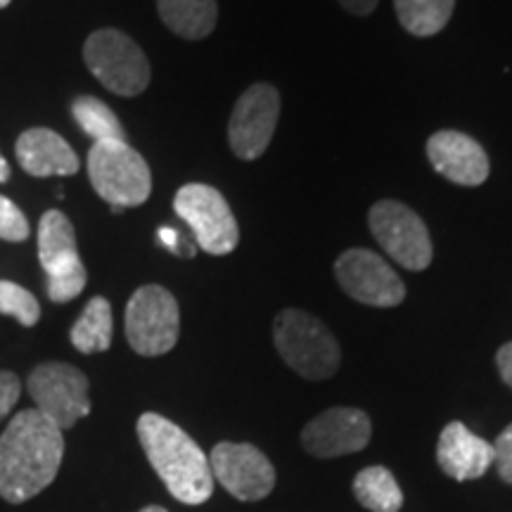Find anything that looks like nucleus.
Segmentation results:
<instances>
[{
  "instance_id": "7",
  "label": "nucleus",
  "mask_w": 512,
  "mask_h": 512,
  "mask_svg": "<svg viewBox=\"0 0 512 512\" xmlns=\"http://www.w3.org/2000/svg\"><path fill=\"white\" fill-rule=\"evenodd\" d=\"M181 311L176 297L162 285L133 292L126 306V339L140 356H164L176 347Z\"/></svg>"
},
{
  "instance_id": "25",
  "label": "nucleus",
  "mask_w": 512,
  "mask_h": 512,
  "mask_svg": "<svg viewBox=\"0 0 512 512\" xmlns=\"http://www.w3.org/2000/svg\"><path fill=\"white\" fill-rule=\"evenodd\" d=\"M494 453V465L498 467V475H501L505 484H512V425H508L501 434H498Z\"/></svg>"
},
{
  "instance_id": "31",
  "label": "nucleus",
  "mask_w": 512,
  "mask_h": 512,
  "mask_svg": "<svg viewBox=\"0 0 512 512\" xmlns=\"http://www.w3.org/2000/svg\"><path fill=\"white\" fill-rule=\"evenodd\" d=\"M140 512H169V510L162 508V505H147V508H143Z\"/></svg>"
},
{
  "instance_id": "24",
  "label": "nucleus",
  "mask_w": 512,
  "mask_h": 512,
  "mask_svg": "<svg viewBox=\"0 0 512 512\" xmlns=\"http://www.w3.org/2000/svg\"><path fill=\"white\" fill-rule=\"evenodd\" d=\"M29 233V221L22 214V209L15 202H10L8 197L0 195V240L24 242L29 238Z\"/></svg>"
},
{
  "instance_id": "6",
  "label": "nucleus",
  "mask_w": 512,
  "mask_h": 512,
  "mask_svg": "<svg viewBox=\"0 0 512 512\" xmlns=\"http://www.w3.org/2000/svg\"><path fill=\"white\" fill-rule=\"evenodd\" d=\"M38 259L48 275V297L67 304L79 297L88 283L72 221L62 211L50 209L38 223Z\"/></svg>"
},
{
  "instance_id": "15",
  "label": "nucleus",
  "mask_w": 512,
  "mask_h": 512,
  "mask_svg": "<svg viewBox=\"0 0 512 512\" xmlns=\"http://www.w3.org/2000/svg\"><path fill=\"white\" fill-rule=\"evenodd\" d=\"M427 157L434 171L451 183L475 188L489 178V157L484 147L460 131H439L427 140Z\"/></svg>"
},
{
  "instance_id": "16",
  "label": "nucleus",
  "mask_w": 512,
  "mask_h": 512,
  "mask_svg": "<svg viewBox=\"0 0 512 512\" xmlns=\"http://www.w3.org/2000/svg\"><path fill=\"white\" fill-rule=\"evenodd\" d=\"M494 460V444L467 430L463 422H448L441 430L437 463L441 472H446L456 482H470V479L484 477L489 467L494 465Z\"/></svg>"
},
{
  "instance_id": "21",
  "label": "nucleus",
  "mask_w": 512,
  "mask_h": 512,
  "mask_svg": "<svg viewBox=\"0 0 512 512\" xmlns=\"http://www.w3.org/2000/svg\"><path fill=\"white\" fill-rule=\"evenodd\" d=\"M394 10L408 34L427 38L446 27L456 10V0H394Z\"/></svg>"
},
{
  "instance_id": "10",
  "label": "nucleus",
  "mask_w": 512,
  "mask_h": 512,
  "mask_svg": "<svg viewBox=\"0 0 512 512\" xmlns=\"http://www.w3.org/2000/svg\"><path fill=\"white\" fill-rule=\"evenodd\" d=\"M29 394L36 411L60 430H69L91 413L88 377L69 363H41L29 375Z\"/></svg>"
},
{
  "instance_id": "17",
  "label": "nucleus",
  "mask_w": 512,
  "mask_h": 512,
  "mask_svg": "<svg viewBox=\"0 0 512 512\" xmlns=\"http://www.w3.org/2000/svg\"><path fill=\"white\" fill-rule=\"evenodd\" d=\"M15 152L22 169L36 178L74 176L81 166L72 145L50 128L24 131L17 138Z\"/></svg>"
},
{
  "instance_id": "20",
  "label": "nucleus",
  "mask_w": 512,
  "mask_h": 512,
  "mask_svg": "<svg viewBox=\"0 0 512 512\" xmlns=\"http://www.w3.org/2000/svg\"><path fill=\"white\" fill-rule=\"evenodd\" d=\"M354 496L370 512H399L403 491L387 467H363L354 479Z\"/></svg>"
},
{
  "instance_id": "26",
  "label": "nucleus",
  "mask_w": 512,
  "mask_h": 512,
  "mask_svg": "<svg viewBox=\"0 0 512 512\" xmlns=\"http://www.w3.org/2000/svg\"><path fill=\"white\" fill-rule=\"evenodd\" d=\"M19 392H22L19 377L10 373V370H0V422L8 418L12 408L17 406Z\"/></svg>"
},
{
  "instance_id": "5",
  "label": "nucleus",
  "mask_w": 512,
  "mask_h": 512,
  "mask_svg": "<svg viewBox=\"0 0 512 512\" xmlns=\"http://www.w3.org/2000/svg\"><path fill=\"white\" fill-rule=\"evenodd\" d=\"M83 60L95 79L121 98H136L150 86V62L138 43L119 29H100L88 36Z\"/></svg>"
},
{
  "instance_id": "22",
  "label": "nucleus",
  "mask_w": 512,
  "mask_h": 512,
  "mask_svg": "<svg viewBox=\"0 0 512 512\" xmlns=\"http://www.w3.org/2000/svg\"><path fill=\"white\" fill-rule=\"evenodd\" d=\"M72 114L76 124L83 128L86 136H91L95 143H105V140H126L124 126L117 114H114L105 102L93 98V95H81L74 100Z\"/></svg>"
},
{
  "instance_id": "8",
  "label": "nucleus",
  "mask_w": 512,
  "mask_h": 512,
  "mask_svg": "<svg viewBox=\"0 0 512 512\" xmlns=\"http://www.w3.org/2000/svg\"><path fill=\"white\" fill-rule=\"evenodd\" d=\"M368 226L377 245L399 266L408 271H425L432 264L434 249L430 230L425 221L403 202H375L368 211Z\"/></svg>"
},
{
  "instance_id": "1",
  "label": "nucleus",
  "mask_w": 512,
  "mask_h": 512,
  "mask_svg": "<svg viewBox=\"0 0 512 512\" xmlns=\"http://www.w3.org/2000/svg\"><path fill=\"white\" fill-rule=\"evenodd\" d=\"M64 437L36 408L19 411L0 434V498L24 503L53 484L62 465Z\"/></svg>"
},
{
  "instance_id": "18",
  "label": "nucleus",
  "mask_w": 512,
  "mask_h": 512,
  "mask_svg": "<svg viewBox=\"0 0 512 512\" xmlns=\"http://www.w3.org/2000/svg\"><path fill=\"white\" fill-rule=\"evenodd\" d=\"M157 10L166 27L188 41L207 38L219 22L216 0H157Z\"/></svg>"
},
{
  "instance_id": "4",
  "label": "nucleus",
  "mask_w": 512,
  "mask_h": 512,
  "mask_svg": "<svg viewBox=\"0 0 512 512\" xmlns=\"http://www.w3.org/2000/svg\"><path fill=\"white\" fill-rule=\"evenodd\" d=\"M88 178L102 200L121 211L145 204L152 192L150 166L126 140L95 143L88 152Z\"/></svg>"
},
{
  "instance_id": "12",
  "label": "nucleus",
  "mask_w": 512,
  "mask_h": 512,
  "mask_svg": "<svg viewBox=\"0 0 512 512\" xmlns=\"http://www.w3.org/2000/svg\"><path fill=\"white\" fill-rule=\"evenodd\" d=\"M280 117V93L271 83H254L235 102L228 121V143L235 157L252 162L271 145Z\"/></svg>"
},
{
  "instance_id": "3",
  "label": "nucleus",
  "mask_w": 512,
  "mask_h": 512,
  "mask_svg": "<svg viewBox=\"0 0 512 512\" xmlns=\"http://www.w3.org/2000/svg\"><path fill=\"white\" fill-rule=\"evenodd\" d=\"M273 342L287 366L306 380H328L342 363L335 335L306 311H280L273 323Z\"/></svg>"
},
{
  "instance_id": "27",
  "label": "nucleus",
  "mask_w": 512,
  "mask_h": 512,
  "mask_svg": "<svg viewBox=\"0 0 512 512\" xmlns=\"http://www.w3.org/2000/svg\"><path fill=\"white\" fill-rule=\"evenodd\" d=\"M157 240L162 242V245L169 249L171 254L183 256V259H192V256H195V245H192L190 240H185L176 228L162 226L157 230Z\"/></svg>"
},
{
  "instance_id": "19",
  "label": "nucleus",
  "mask_w": 512,
  "mask_h": 512,
  "mask_svg": "<svg viewBox=\"0 0 512 512\" xmlns=\"http://www.w3.org/2000/svg\"><path fill=\"white\" fill-rule=\"evenodd\" d=\"M74 349L81 354H100L112 344V306L105 297H93L69 332Z\"/></svg>"
},
{
  "instance_id": "11",
  "label": "nucleus",
  "mask_w": 512,
  "mask_h": 512,
  "mask_svg": "<svg viewBox=\"0 0 512 512\" xmlns=\"http://www.w3.org/2000/svg\"><path fill=\"white\" fill-rule=\"evenodd\" d=\"M337 283L356 302L392 309L406 299V285L380 254L370 249H347L335 261Z\"/></svg>"
},
{
  "instance_id": "14",
  "label": "nucleus",
  "mask_w": 512,
  "mask_h": 512,
  "mask_svg": "<svg viewBox=\"0 0 512 512\" xmlns=\"http://www.w3.org/2000/svg\"><path fill=\"white\" fill-rule=\"evenodd\" d=\"M373 425L358 408H328L302 430V444L316 458H339L363 451L370 444Z\"/></svg>"
},
{
  "instance_id": "23",
  "label": "nucleus",
  "mask_w": 512,
  "mask_h": 512,
  "mask_svg": "<svg viewBox=\"0 0 512 512\" xmlns=\"http://www.w3.org/2000/svg\"><path fill=\"white\" fill-rule=\"evenodd\" d=\"M0 313L3 316H12L24 328H34L38 318H41V304L22 285L10 283V280H0Z\"/></svg>"
},
{
  "instance_id": "13",
  "label": "nucleus",
  "mask_w": 512,
  "mask_h": 512,
  "mask_svg": "<svg viewBox=\"0 0 512 512\" xmlns=\"http://www.w3.org/2000/svg\"><path fill=\"white\" fill-rule=\"evenodd\" d=\"M211 475L238 501L254 503L266 498L275 486V467L252 444L221 441L209 456Z\"/></svg>"
},
{
  "instance_id": "2",
  "label": "nucleus",
  "mask_w": 512,
  "mask_h": 512,
  "mask_svg": "<svg viewBox=\"0 0 512 512\" xmlns=\"http://www.w3.org/2000/svg\"><path fill=\"white\" fill-rule=\"evenodd\" d=\"M136 430L147 460L169 494L185 505L207 503L214 494V475L209 456L195 439L157 413L140 415Z\"/></svg>"
},
{
  "instance_id": "28",
  "label": "nucleus",
  "mask_w": 512,
  "mask_h": 512,
  "mask_svg": "<svg viewBox=\"0 0 512 512\" xmlns=\"http://www.w3.org/2000/svg\"><path fill=\"white\" fill-rule=\"evenodd\" d=\"M496 366H498V373L503 377V382L512 389V342L503 344V347L498 349Z\"/></svg>"
},
{
  "instance_id": "32",
  "label": "nucleus",
  "mask_w": 512,
  "mask_h": 512,
  "mask_svg": "<svg viewBox=\"0 0 512 512\" xmlns=\"http://www.w3.org/2000/svg\"><path fill=\"white\" fill-rule=\"evenodd\" d=\"M8 5H10V0H0V10L8 8Z\"/></svg>"
},
{
  "instance_id": "29",
  "label": "nucleus",
  "mask_w": 512,
  "mask_h": 512,
  "mask_svg": "<svg viewBox=\"0 0 512 512\" xmlns=\"http://www.w3.org/2000/svg\"><path fill=\"white\" fill-rule=\"evenodd\" d=\"M377 3H380V0H339V5H342L344 10L351 12V15H356V17L373 15Z\"/></svg>"
},
{
  "instance_id": "30",
  "label": "nucleus",
  "mask_w": 512,
  "mask_h": 512,
  "mask_svg": "<svg viewBox=\"0 0 512 512\" xmlns=\"http://www.w3.org/2000/svg\"><path fill=\"white\" fill-rule=\"evenodd\" d=\"M10 178V164L5 162V157L0 155V183H5Z\"/></svg>"
},
{
  "instance_id": "9",
  "label": "nucleus",
  "mask_w": 512,
  "mask_h": 512,
  "mask_svg": "<svg viewBox=\"0 0 512 512\" xmlns=\"http://www.w3.org/2000/svg\"><path fill=\"white\" fill-rule=\"evenodd\" d=\"M174 209L188 223L197 247L214 256H226L238 247L240 228L226 197L204 183H188L176 192Z\"/></svg>"
}]
</instances>
